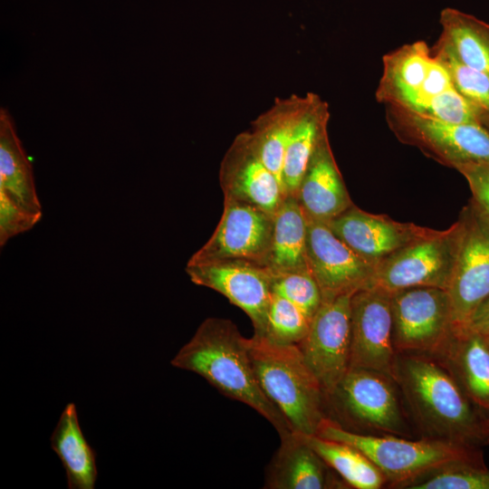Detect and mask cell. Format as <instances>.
<instances>
[{"label":"cell","instance_id":"obj_26","mask_svg":"<svg viewBox=\"0 0 489 489\" xmlns=\"http://www.w3.org/2000/svg\"><path fill=\"white\" fill-rule=\"evenodd\" d=\"M302 436L347 485L356 489H379L387 482L379 469L354 446L317 435Z\"/></svg>","mask_w":489,"mask_h":489},{"label":"cell","instance_id":"obj_24","mask_svg":"<svg viewBox=\"0 0 489 489\" xmlns=\"http://www.w3.org/2000/svg\"><path fill=\"white\" fill-rule=\"evenodd\" d=\"M326 105L311 98L299 116L289 139L283 165L286 196H296L311 159L326 132Z\"/></svg>","mask_w":489,"mask_h":489},{"label":"cell","instance_id":"obj_34","mask_svg":"<svg viewBox=\"0 0 489 489\" xmlns=\"http://www.w3.org/2000/svg\"><path fill=\"white\" fill-rule=\"evenodd\" d=\"M462 331H468L483 337L489 336V295L475 310Z\"/></svg>","mask_w":489,"mask_h":489},{"label":"cell","instance_id":"obj_10","mask_svg":"<svg viewBox=\"0 0 489 489\" xmlns=\"http://www.w3.org/2000/svg\"><path fill=\"white\" fill-rule=\"evenodd\" d=\"M351 296L322 301L307 335L298 344L327 399L350 369Z\"/></svg>","mask_w":489,"mask_h":489},{"label":"cell","instance_id":"obj_11","mask_svg":"<svg viewBox=\"0 0 489 489\" xmlns=\"http://www.w3.org/2000/svg\"><path fill=\"white\" fill-rule=\"evenodd\" d=\"M350 368L384 374L396 381L398 357L393 344L391 293L365 288L350 300Z\"/></svg>","mask_w":489,"mask_h":489},{"label":"cell","instance_id":"obj_17","mask_svg":"<svg viewBox=\"0 0 489 489\" xmlns=\"http://www.w3.org/2000/svg\"><path fill=\"white\" fill-rule=\"evenodd\" d=\"M225 198L254 206L273 216L287 197L275 175L263 163L250 139L238 142L221 170Z\"/></svg>","mask_w":489,"mask_h":489},{"label":"cell","instance_id":"obj_31","mask_svg":"<svg viewBox=\"0 0 489 489\" xmlns=\"http://www.w3.org/2000/svg\"><path fill=\"white\" fill-rule=\"evenodd\" d=\"M408 489H489V468L484 465H460L430 474Z\"/></svg>","mask_w":489,"mask_h":489},{"label":"cell","instance_id":"obj_6","mask_svg":"<svg viewBox=\"0 0 489 489\" xmlns=\"http://www.w3.org/2000/svg\"><path fill=\"white\" fill-rule=\"evenodd\" d=\"M460 237L459 220L446 230L432 229L378 264L368 288L389 293L413 287L447 290Z\"/></svg>","mask_w":489,"mask_h":489},{"label":"cell","instance_id":"obj_25","mask_svg":"<svg viewBox=\"0 0 489 489\" xmlns=\"http://www.w3.org/2000/svg\"><path fill=\"white\" fill-rule=\"evenodd\" d=\"M437 44L461 63L489 76V24L455 8L440 13Z\"/></svg>","mask_w":489,"mask_h":489},{"label":"cell","instance_id":"obj_27","mask_svg":"<svg viewBox=\"0 0 489 489\" xmlns=\"http://www.w3.org/2000/svg\"><path fill=\"white\" fill-rule=\"evenodd\" d=\"M311 321L312 320L293 303L273 293L264 331L258 337L275 344L298 345L307 335Z\"/></svg>","mask_w":489,"mask_h":489},{"label":"cell","instance_id":"obj_16","mask_svg":"<svg viewBox=\"0 0 489 489\" xmlns=\"http://www.w3.org/2000/svg\"><path fill=\"white\" fill-rule=\"evenodd\" d=\"M327 224L340 240L375 266L432 230L371 214L354 205Z\"/></svg>","mask_w":489,"mask_h":489},{"label":"cell","instance_id":"obj_23","mask_svg":"<svg viewBox=\"0 0 489 489\" xmlns=\"http://www.w3.org/2000/svg\"><path fill=\"white\" fill-rule=\"evenodd\" d=\"M0 190L33 212H42L33 167L9 112L0 110Z\"/></svg>","mask_w":489,"mask_h":489},{"label":"cell","instance_id":"obj_18","mask_svg":"<svg viewBox=\"0 0 489 489\" xmlns=\"http://www.w3.org/2000/svg\"><path fill=\"white\" fill-rule=\"evenodd\" d=\"M280 440L278 449L265 468L264 488L327 489L347 485L335 476L302 435L291 432Z\"/></svg>","mask_w":489,"mask_h":489},{"label":"cell","instance_id":"obj_9","mask_svg":"<svg viewBox=\"0 0 489 489\" xmlns=\"http://www.w3.org/2000/svg\"><path fill=\"white\" fill-rule=\"evenodd\" d=\"M461 237L447 288L453 333L489 295V222L470 200L459 216Z\"/></svg>","mask_w":489,"mask_h":489},{"label":"cell","instance_id":"obj_33","mask_svg":"<svg viewBox=\"0 0 489 489\" xmlns=\"http://www.w3.org/2000/svg\"><path fill=\"white\" fill-rule=\"evenodd\" d=\"M455 169L468 183L472 203L489 222V163H469Z\"/></svg>","mask_w":489,"mask_h":489},{"label":"cell","instance_id":"obj_8","mask_svg":"<svg viewBox=\"0 0 489 489\" xmlns=\"http://www.w3.org/2000/svg\"><path fill=\"white\" fill-rule=\"evenodd\" d=\"M396 351L444 356L453 336L447 291L413 287L391 293Z\"/></svg>","mask_w":489,"mask_h":489},{"label":"cell","instance_id":"obj_30","mask_svg":"<svg viewBox=\"0 0 489 489\" xmlns=\"http://www.w3.org/2000/svg\"><path fill=\"white\" fill-rule=\"evenodd\" d=\"M272 291L293 303L311 320L322 303L321 291L310 271L272 273Z\"/></svg>","mask_w":489,"mask_h":489},{"label":"cell","instance_id":"obj_3","mask_svg":"<svg viewBox=\"0 0 489 489\" xmlns=\"http://www.w3.org/2000/svg\"><path fill=\"white\" fill-rule=\"evenodd\" d=\"M396 381L425 428L435 437L483 442V419L451 370L426 355L398 359Z\"/></svg>","mask_w":489,"mask_h":489},{"label":"cell","instance_id":"obj_14","mask_svg":"<svg viewBox=\"0 0 489 489\" xmlns=\"http://www.w3.org/2000/svg\"><path fill=\"white\" fill-rule=\"evenodd\" d=\"M309 270L327 301L368 288L375 265L340 240L327 223L307 216Z\"/></svg>","mask_w":489,"mask_h":489},{"label":"cell","instance_id":"obj_5","mask_svg":"<svg viewBox=\"0 0 489 489\" xmlns=\"http://www.w3.org/2000/svg\"><path fill=\"white\" fill-rule=\"evenodd\" d=\"M250 354L260 386L295 433L312 436L327 417L325 393L297 344L250 338Z\"/></svg>","mask_w":489,"mask_h":489},{"label":"cell","instance_id":"obj_20","mask_svg":"<svg viewBox=\"0 0 489 489\" xmlns=\"http://www.w3.org/2000/svg\"><path fill=\"white\" fill-rule=\"evenodd\" d=\"M307 216L294 196H287L273 215L266 267L273 274L310 271L307 260Z\"/></svg>","mask_w":489,"mask_h":489},{"label":"cell","instance_id":"obj_22","mask_svg":"<svg viewBox=\"0 0 489 489\" xmlns=\"http://www.w3.org/2000/svg\"><path fill=\"white\" fill-rule=\"evenodd\" d=\"M443 357L470 401L489 411V345L485 338L468 331L453 333Z\"/></svg>","mask_w":489,"mask_h":489},{"label":"cell","instance_id":"obj_36","mask_svg":"<svg viewBox=\"0 0 489 489\" xmlns=\"http://www.w3.org/2000/svg\"><path fill=\"white\" fill-rule=\"evenodd\" d=\"M478 122L489 131V114H482L478 117Z\"/></svg>","mask_w":489,"mask_h":489},{"label":"cell","instance_id":"obj_29","mask_svg":"<svg viewBox=\"0 0 489 489\" xmlns=\"http://www.w3.org/2000/svg\"><path fill=\"white\" fill-rule=\"evenodd\" d=\"M301 113L297 114L294 118H278L266 125L265 128L259 131L255 136L250 138L259 158L275 175L283 187L284 153L292 129Z\"/></svg>","mask_w":489,"mask_h":489},{"label":"cell","instance_id":"obj_35","mask_svg":"<svg viewBox=\"0 0 489 489\" xmlns=\"http://www.w3.org/2000/svg\"><path fill=\"white\" fill-rule=\"evenodd\" d=\"M482 435L483 442L489 444V417L483 419Z\"/></svg>","mask_w":489,"mask_h":489},{"label":"cell","instance_id":"obj_4","mask_svg":"<svg viewBox=\"0 0 489 489\" xmlns=\"http://www.w3.org/2000/svg\"><path fill=\"white\" fill-rule=\"evenodd\" d=\"M316 435L354 446L396 487L405 488L427 474L446 467L484 465L475 445L438 437L408 440L394 436L361 435L328 417Z\"/></svg>","mask_w":489,"mask_h":489},{"label":"cell","instance_id":"obj_32","mask_svg":"<svg viewBox=\"0 0 489 489\" xmlns=\"http://www.w3.org/2000/svg\"><path fill=\"white\" fill-rule=\"evenodd\" d=\"M42 212L30 211L0 190V246L22 233L31 230L42 218Z\"/></svg>","mask_w":489,"mask_h":489},{"label":"cell","instance_id":"obj_13","mask_svg":"<svg viewBox=\"0 0 489 489\" xmlns=\"http://www.w3.org/2000/svg\"><path fill=\"white\" fill-rule=\"evenodd\" d=\"M186 273L197 285L224 295L251 320L255 336H262L273 297L272 273L261 264L242 260L187 263Z\"/></svg>","mask_w":489,"mask_h":489},{"label":"cell","instance_id":"obj_28","mask_svg":"<svg viewBox=\"0 0 489 489\" xmlns=\"http://www.w3.org/2000/svg\"><path fill=\"white\" fill-rule=\"evenodd\" d=\"M432 51L446 68L455 91L474 108L477 119L489 114V76L461 63L437 43Z\"/></svg>","mask_w":489,"mask_h":489},{"label":"cell","instance_id":"obj_12","mask_svg":"<svg viewBox=\"0 0 489 489\" xmlns=\"http://www.w3.org/2000/svg\"><path fill=\"white\" fill-rule=\"evenodd\" d=\"M273 216L247 203L225 198L224 212L209 240L187 263L242 260L266 267Z\"/></svg>","mask_w":489,"mask_h":489},{"label":"cell","instance_id":"obj_15","mask_svg":"<svg viewBox=\"0 0 489 489\" xmlns=\"http://www.w3.org/2000/svg\"><path fill=\"white\" fill-rule=\"evenodd\" d=\"M389 377L350 368L328 398L343 415L362 426L392 435H404L407 425Z\"/></svg>","mask_w":489,"mask_h":489},{"label":"cell","instance_id":"obj_21","mask_svg":"<svg viewBox=\"0 0 489 489\" xmlns=\"http://www.w3.org/2000/svg\"><path fill=\"white\" fill-rule=\"evenodd\" d=\"M65 470L69 489H93L98 475L96 453L86 440L74 403L66 405L50 437Z\"/></svg>","mask_w":489,"mask_h":489},{"label":"cell","instance_id":"obj_19","mask_svg":"<svg viewBox=\"0 0 489 489\" xmlns=\"http://www.w3.org/2000/svg\"><path fill=\"white\" fill-rule=\"evenodd\" d=\"M295 197L308 217L325 223L353 206L327 133L317 146Z\"/></svg>","mask_w":489,"mask_h":489},{"label":"cell","instance_id":"obj_7","mask_svg":"<svg viewBox=\"0 0 489 489\" xmlns=\"http://www.w3.org/2000/svg\"><path fill=\"white\" fill-rule=\"evenodd\" d=\"M385 107L387 123L397 139L440 164L455 169L489 163V131L479 123L449 122Z\"/></svg>","mask_w":489,"mask_h":489},{"label":"cell","instance_id":"obj_1","mask_svg":"<svg viewBox=\"0 0 489 489\" xmlns=\"http://www.w3.org/2000/svg\"><path fill=\"white\" fill-rule=\"evenodd\" d=\"M170 364L199 375L221 394L254 409L280 437L293 432L260 386L251 359L250 339L230 320L206 319Z\"/></svg>","mask_w":489,"mask_h":489},{"label":"cell","instance_id":"obj_37","mask_svg":"<svg viewBox=\"0 0 489 489\" xmlns=\"http://www.w3.org/2000/svg\"><path fill=\"white\" fill-rule=\"evenodd\" d=\"M484 338H485V340H486V341H487V343H488V345H489V336L484 337Z\"/></svg>","mask_w":489,"mask_h":489},{"label":"cell","instance_id":"obj_2","mask_svg":"<svg viewBox=\"0 0 489 489\" xmlns=\"http://www.w3.org/2000/svg\"><path fill=\"white\" fill-rule=\"evenodd\" d=\"M375 96L385 106L455 123H478L474 108L455 91L449 73L424 41L385 54Z\"/></svg>","mask_w":489,"mask_h":489}]
</instances>
